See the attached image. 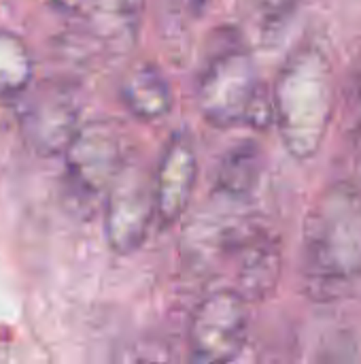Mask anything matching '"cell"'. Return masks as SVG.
Returning <instances> with one entry per match:
<instances>
[{
    "label": "cell",
    "mask_w": 361,
    "mask_h": 364,
    "mask_svg": "<svg viewBox=\"0 0 361 364\" xmlns=\"http://www.w3.org/2000/svg\"><path fill=\"white\" fill-rule=\"evenodd\" d=\"M302 288L317 303L349 299L361 286V194L349 183L328 188L302 232Z\"/></svg>",
    "instance_id": "6da1fadb"
},
{
    "label": "cell",
    "mask_w": 361,
    "mask_h": 364,
    "mask_svg": "<svg viewBox=\"0 0 361 364\" xmlns=\"http://www.w3.org/2000/svg\"><path fill=\"white\" fill-rule=\"evenodd\" d=\"M272 111L287 151L298 160L313 158L334 113V70L321 45L304 43L289 53L274 83Z\"/></svg>",
    "instance_id": "7a4b0ae2"
},
{
    "label": "cell",
    "mask_w": 361,
    "mask_h": 364,
    "mask_svg": "<svg viewBox=\"0 0 361 364\" xmlns=\"http://www.w3.org/2000/svg\"><path fill=\"white\" fill-rule=\"evenodd\" d=\"M198 109L217 128H268L274 122L272 98L264 90L255 60L238 43L217 49L198 83Z\"/></svg>",
    "instance_id": "3957f363"
},
{
    "label": "cell",
    "mask_w": 361,
    "mask_h": 364,
    "mask_svg": "<svg viewBox=\"0 0 361 364\" xmlns=\"http://www.w3.org/2000/svg\"><path fill=\"white\" fill-rule=\"evenodd\" d=\"M249 335V303L234 290L206 296L189 322L191 364H230L238 358Z\"/></svg>",
    "instance_id": "277c9868"
},
{
    "label": "cell",
    "mask_w": 361,
    "mask_h": 364,
    "mask_svg": "<svg viewBox=\"0 0 361 364\" xmlns=\"http://www.w3.org/2000/svg\"><path fill=\"white\" fill-rule=\"evenodd\" d=\"M64 154L70 190L81 200L106 194L123 168L121 139L111 122L96 119L79 126Z\"/></svg>",
    "instance_id": "5b68a950"
},
{
    "label": "cell",
    "mask_w": 361,
    "mask_h": 364,
    "mask_svg": "<svg viewBox=\"0 0 361 364\" xmlns=\"http://www.w3.org/2000/svg\"><path fill=\"white\" fill-rule=\"evenodd\" d=\"M153 213V181L140 168L123 166L106 192L104 226L109 245L117 254L136 252L147 237Z\"/></svg>",
    "instance_id": "8992f818"
},
{
    "label": "cell",
    "mask_w": 361,
    "mask_h": 364,
    "mask_svg": "<svg viewBox=\"0 0 361 364\" xmlns=\"http://www.w3.org/2000/svg\"><path fill=\"white\" fill-rule=\"evenodd\" d=\"M19 128L36 154H64L79 130V109L72 94L57 83L38 85L19 111Z\"/></svg>",
    "instance_id": "52a82bcc"
},
{
    "label": "cell",
    "mask_w": 361,
    "mask_h": 364,
    "mask_svg": "<svg viewBox=\"0 0 361 364\" xmlns=\"http://www.w3.org/2000/svg\"><path fill=\"white\" fill-rule=\"evenodd\" d=\"M198 175V160L196 149L187 132H177L170 136L155 179H153V196H155V211L164 224L177 222L194 192Z\"/></svg>",
    "instance_id": "ba28073f"
},
{
    "label": "cell",
    "mask_w": 361,
    "mask_h": 364,
    "mask_svg": "<svg viewBox=\"0 0 361 364\" xmlns=\"http://www.w3.org/2000/svg\"><path fill=\"white\" fill-rule=\"evenodd\" d=\"M62 13L79 19L96 36L132 45L140 26L145 0H49Z\"/></svg>",
    "instance_id": "9c48e42d"
},
{
    "label": "cell",
    "mask_w": 361,
    "mask_h": 364,
    "mask_svg": "<svg viewBox=\"0 0 361 364\" xmlns=\"http://www.w3.org/2000/svg\"><path fill=\"white\" fill-rule=\"evenodd\" d=\"M281 277L279 243L264 232L245 237L236 262V294L247 303L268 299Z\"/></svg>",
    "instance_id": "30bf717a"
},
{
    "label": "cell",
    "mask_w": 361,
    "mask_h": 364,
    "mask_svg": "<svg viewBox=\"0 0 361 364\" xmlns=\"http://www.w3.org/2000/svg\"><path fill=\"white\" fill-rule=\"evenodd\" d=\"M119 96L128 111L145 122L162 119L172 109L170 85L151 62H138L126 70L119 85Z\"/></svg>",
    "instance_id": "8fae6325"
},
{
    "label": "cell",
    "mask_w": 361,
    "mask_h": 364,
    "mask_svg": "<svg viewBox=\"0 0 361 364\" xmlns=\"http://www.w3.org/2000/svg\"><path fill=\"white\" fill-rule=\"evenodd\" d=\"M262 175V151L255 143L245 141L232 147L221 160L217 188L221 194L232 198L249 196Z\"/></svg>",
    "instance_id": "7c38bea8"
},
{
    "label": "cell",
    "mask_w": 361,
    "mask_h": 364,
    "mask_svg": "<svg viewBox=\"0 0 361 364\" xmlns=\"http://www.w3.org/2000/svg\"><path fill=\"white\" fill-rule=\"evenodd\" d=\"M34 64L26 43L9 32L0 30V100H15L23 96L32 83Z\"/></svg>",
    "instance_id": "4fadbf2b"
},
{
    "label": "cell",
    "mask_w": 361,
    "mask_h": 364,
    "mask_svg": "<svg viewBox=\"0 0 361 364\" xmlns=\"http://www.w3.org/2000/svg\"><path fill=\"white\" fill-rule=\"evenodd\" d=\"M298 0H266L264 15H262V30L264 34H279L281 28L289 21Z\"/></svg>",
    "instance_id": "5bb4252c"
},
{
    "label": "cell",
    "mask_w": 361,
    "mask_h": 364,
    "mask_svg": "<svg viewBox=\"0 0 361 364\" xmlns=\"http://www.w3.org/2000/svg\"><path fill=\"white\" fill-rule=\"evenodd\" d=\"M185 2H187L194 11H198V13H200V11L206 6V2H209V0H185Z\"/></svg>",
    "instance_id": "9a60e30c"
}]
</instances>
